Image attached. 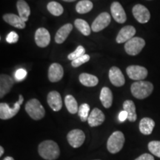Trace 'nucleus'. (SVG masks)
<instances>
[{
  "mask_svg": "<svg viewBox=\"0 0 160 160\" xmlns=\"http://www.w3.org/2000/svg\"><path fill=\"white\" fill-rule=\"evenodd\" d=\"M38 152L42 158L46 160H55L60 155V149L53 140H45L39 145Z\"/></svg>",
  "mask_w": 160,
  "mask_h": 160,
  "instance_id": "f257e3e1",
  "label": "nucleus"
},
{
  "mask_svg": "<svg viewBox=\"0 0 160 160\" xmlns=\"http://www.w3.org/2000/svg\"><path fill=\"white\" fill-rule=\"evenodd\" d=\"M132 95L138 99H143L149 97L153 91V84L147 81H137L131 85Z\"/></svg>",
  "mask_w": 160,
  "mask_h": 160,
  "instance_id": "f03ea898",
  "label": "nucleus"
},
{
  "mask_svg": "<svg viewBox=\"0 0 160 160\" xmlns=\"http://www.w3.org/2000/svg\"><path fill=\"white\" fill-rule=\"evenodd\" d=\"M25 108L30 117L34 120L42 119L45 115V108L37 99H31L28 101Z\"/></svg>",
  "mask_w": 160,
  "mask_h": 160,
  "instance_id": "7ed1b4c3",
  "label": "nucleus"
},
{
  "mask_svg": "<svg viewBox=\"0 0 160 160\" xmlns=\"http://www.w3.org/2000/svg\"><path fill=\"white\" fill-rule=\"evenodd\" d=\"M125 139L123 133L115 131L110 136L107 142V148L111 153H117L122 149Z\"/></svg>",
  "mask_w": 160,
  "mask_h": 160,
  "instance_id": "20e7f679",
  "label": "nucleus"
},
{
  "mask_svg": "<svg viewBox=\"0 0 160 160\" xmlns=\"http://www.w3.org/2000/svg\"><path fill=\"white\" fill-rule=\"evenodd\" d=\"M23 96L20 94L19 96V100L14 104L13 108H10L7 103L2 102L0 104V119L6 120L15 117L19 111L20 107L23 103Z\"/></svg>",
  "mask_w": 160,
  "mask_h": 160,
  "instance_id": "39448f33",
  "label": "nucleus"
},
{
  "mask_svg": "<svg viewBox=\"0 0 160 160\" xmlns=\"http://www.w3.org/2000/svg\"><path fill=\"white\" fill-rule=\"evenodd\" d=\"M145 45V41L142 38L133 37L125 42V50L128 55L136 56L139 54Z\"/></svg>",
  "mask_w": 160,
  "mask_h": 160,
  "instance_id": "423d86ee",
  "label": "nucleus"
},
{
  "mask_svg": "<svg viewBox=\"0 0 160 160\" xmlns=\"http://www.w3.org/2000/svg\"><path fill=\"white\" fill-rule=\"evenodd\" d=\"M111 21V17L108 13L103 12L100 13L93 22L91 29L93 32H99L107 28L110 25Z\"/></svg>",
  "mask_w": 160,
  "mask_h": 160,
  "instance_id": "0eeeda50",
  "label": "nucleus"
},
{
  "mask_svg": "<svg viewBox=\"0 0 160 160\" xmlns=\"http://www.w3.org/2000/svg\"><path fill=\"white\" fill-rule=\"evenodd\" d=\"M67 139L71 146L74 148H77L82 145L85 139V135L82 130L74 129L68 133Z\"/></svg>",
  "mask_w": 160,
  "mask_h": 160,
  "instance_id": "6e6552de",
  "label": "nucleus"
},
{
  "mask_svg": "<svg viewBox=\"0 0 160 160\" xmlns=\"http://www.w3.org/2000/svg\"><path fill=\"white\" fill-rule=\"evenodd\" d=\"M126 73L131 79L141 81L147 77L148 70L142 66L130 65L126 69Z\"/></svg>",
  "mask_w": 160,
  "mask_h": 160,
  "instance_id": "1a4fd4ad",
  "label": "nucleus"
},
{
  "mask_svg": "<svg viewBox=\"0 0 160 160\" xmlns=\"http://www.w3.org/2000/svg\"><path fill=\"white\" fill-rule=\"evenodd\" d=\"M132 13H133L135 19L139 23H147L151 19V13H150L148 9L140 4H137L133 8Z\"/></svg>",
  "mask_w": 160,
  "mask_h": 160,
  "instance_id": "9d476101",
  "label": "nucleus"
},
{
  "mask_svg": "<svg viewBox=\"0 0 160 160\" xmlns=\"http://www.w3.org/2000/svg\"><path fill=\"white\" fill-rule=\"evenodd\" d=\"M35 42L39 48H45L51 42V35L49 31L45 28H39L35 33Z\"/></svg>",
  "mask_w": 160,
  "mask_h": 160,
  "instance_id": "9b49d317",
  "label": "nucleus"
},
{
  "mask_svg": "<svg viewBox=\"0 0 160 160\" xmlns=\"http://www.w3.org/2000/svg\"><path fill=\"white\" fill-rule=\"evenodd\" d=\"M111 15L116 22L118 23H125L127 20V17L123 7L118 2H113L111 5Z\"/></svg>",
  "mask_w": 160,
  "mask_h": 160,
  "instance_id": "f8f14e48",
  "label": "nucleus"
},
{
  "mask_svg": "<svg viewBox=\"0 0 160 160\" xmlns=\"http://www.w3.org/2000/svg\"><path fill=\"white\" fill-rule=\"evenodd\" d=\"M135 34L136 29L134 27L131 25L125 26L119 31L117 38H116V41L119 44L127 42L128 40L134 37Z\"/></svg>",
  "mask_w": 160,
  "mask_h": 160,
  "instance_id": "ddd939ff",
  "label": "nucleus"
},
{
  "mask_svg": "<svg viewBox=\"0 0 160 160\" xmlns=\"http://www.w3.org/2000/svg\"><path fill=\"white\" fill-rule=\"evenodd\" d=\"M109 79L111 82L116 87H122L125 85V79L121 70L117 67H112L109 70Z\"/></svg>",
  "mask_w": 160,
  "mask_h": 160,
  "instance_id": "4468645a",
  "label": "nucleus"
},
{
  "mask_svg": "<svg viewBox=\"0 0 160 160\" xmlns=\"http://www.w3.org/2000/svg\"><path fill=\"white\" fill-rule=\"evenodd\" d=\"M48 105L53 111H59L62 108V100L59 92L53 91L48 93L47 97Z\"/></svg>",
  "mask_w": 160,
  "mask_h": 160,
  "instance_id": "2eb2a0df",
  "label": "nucleus"
},
{
  "mask_svg": "<svg viewBox=\"0 0 160 160\" xmlns=\"http://www.w3.org/2000/svg\"><path fill=\"white\" fill-rule=\"evenodd\" d=\"M64 70L59 63H53L48 69V79L51 82H57L62 79Z\"/></svg>",
  "mask_w": 160,
  "mask_h": 160,
  "instance_id": "dca6fc26",
  "label": "nucleus"
},
{
  "mask_svg": "<svg viewBox=\"0 0 160 160\" xmlns=\"http://www.w3.org/2000/svg\"><path fill=\"white\" fill-rule=\"evenodd\" d=\"M105 119V114L99 108H93V111L90 113L88 122L91 127H97L101 125L104 122Z\"/></svg>",
  "mask_w": 160,
  "mask_h": 160,
  "instance_id": "f3484780",
  "label": "nucleus"
},
{
  "mask_svg": "<svg viewBox=\"0 0 160 160\" xmlns=\"http://www.w3.org/2000/svg\"><path fill=\"white\" fill-rule=\"evenodd\" d=\"M14 81L8 75L1 74L0 76V98H3L9 93L13 87Z\"/></svg>",
  "mask_w": 160,
  "mask_h": 160,
  "instance_id": "a211bd4d",
  "label": "nucleus"
},
{
  "mask_svg": "<svg viewBox=\"0 0 160 160\" xmlns=\"http://www.w3.org/2000/svg\"><path fill=\"white\" fill-rule=\"evenodd\" d=\"M3 19L8 24L18 29H24L25 28V22H24L19 16L13 13H6L3 16Z\"/></svg>",
  "mask_w": 160,
  "mask_h": 160,
  "instance_id": "6ab92c4d",
  "label": "nucleus"
},
{
  "mask_svg": "<svg viewBox=\"0 0 160 160\" xmlns=\"http://www.w3.org/2000/svg\"><path fill=\"white\" fill-rule=\"evenodd\" d=\"M73 30V25L72 24L68 23L62 26L58 30L55 35V42L57 44H62L65 41L68 37L70 33Z\"/></svg>",
  "mask_w": 160,
  "mask_h": 160,
  "instance_id": "aec40b11",
  "label": "nucleus"
},
{
  "mask_svg": "<svg viewBox=\"0 0 160 160\" xmlns=\"http://www.w3.org/2000/svg\"><path fill=\"white\" fill-rule=\"evenodd\" d=\"M139 131L144 135L151 134L155 127V122L151 118L145 117L139 122Z\"/></svg>",
  "mask_w": 160,
  "mask_h": 160,
  "instance_id": "412c9836",
  "label": "nucleus"
},
{
  "mask_svg": "<svg viewBox=\"0 0 160 160\" xmlns=\"http://www.w3.org/2000/svg\"><path fill=\"white\" fill-rule=\"evenodd\" d=\"M100 101L105 108H109L113 103V93L108 87H103L100 92Z\"/></svg>",
  "mask_w": 160,
  "mask_h": 160,
  "instance_id": "4be33fe9",
  "label": "nucleus"
},
{
  "mask_svg": "<svg viewBox=\"0 0 160 160\" xmlns=\"http://www.w3.org/2000/svg\"><path fill=\"white\" fill-rule=\"evenodd\" d=\"M17 8L19 16L22 19L24 22L28 20L29 16L31 14V8L25 0H18L17 2Z\"/></svg>",
  "mask_w": 160,
  "mask_h": 160,
  "instance_id": "5701e85b",
  "label": "nucleus"
},
{
  "mask_svg": "<svg viewBox=\"0 0 160 160\" xmlns=\"http://www.w3.org/2000/svg\"><path fill=\"white\" fill-rule=\"evenodd\" d=\"M123 110L128 113V119L130 122H135L137 119V112H136L135 104L131 100H125L123 103Z\"/></svg>",
  "mask_w": 160,
  "mask_h": 160,
  "instance_id": "b1692460",
  "label": "nucleus"
},
{
  "mask_svg": "<svg viewBox=\"0 0 160 160\" xmlns=\"http://www.w3.org/2000/svg\"><path fill=\"white\" fill-rule=\"evenodd\" d=\"M79 79L80 82L86 87H94L99 83V79L96 76L86 73H81L79 77Z\"/></svg>",
  "mask_w": 160,
  "mask_h": 160,
  "instance_id": "393cba45",
  "label": "nucleus"
},
{
  "mask_svg": "<svg viewBox=\"0 0 160 160\" xmlns=\"http://www.w3.org/2000/svg\"><path fill=\"white\" fill-rule=\"evenodd\" d=\"M65 104L68 111L72 114H75L78 113L79 111V106L77 100L72 95H68L65 98Z\"/></svg>",
  "mask_w": 160,
  "mask_h": 160,
  "instance_id": "a878e982",
  "label": "nucleus"
},
{
  "mask_svg": "<svg viewBox=\"0 0 160 160\" xmlns=\"http://www.w3.org/2000/svg\"><path fill=\"white\" fill-rule=\"evenodd\" d=\"M93 5L89 0H82L76 5V11L80 14L88 13L93 9Z\"/></svg>",
  "mask_w": 160,
  "mask_h": 160,
  "instance_id": "bb28decb",
  "label": "nucleus"
},
{
  "mask_svg": "<svg viewBox=\"0 0 160 160\" xmlns=\"http://www.w3.org/2000/svg\"><path fill=\"white\" fill-rule=\"evenodd\" d=\"M74 25L84 36H89L91 32V27H90L88 23L85 20L77 19L74 21Z\"/></svg>",
  "mask_w": 160,
  "mask_h": 160,
  "instance_id": "cd10ccee",
  "label": "nucleus"
},
{
  "mask_svg": "<svg viewBox=\"0 0 160 160\" xmlns=\"http://www.w3.org/2000/svg\"><path fill=\"white\" fill-rule=\"evenodd\" d=\"M47 8L52 15L55 17H59L63 13L64 8L61 4L57 2H51L48 4Z\"/></svg>",
  "mask_w": 160,
  "mask_h": 160,
  "instance_id": "c85d7f7f",
  "label": "nucleus"
},
{
  "mask_svg": "<svg viewBox=\"0 0 160 160\" xmlns=\"http://www.w3.org/2000/svg\"><path fill=\"white\" fill-rule=\"evenodd\" d=\"M90 112V106L88 104L84 103L79 107V111H78V114L80 117L82 122L88 121L89 117Z\"/></svg>",
  "mask_w": 160,
  "mask_h": 160,
  "instance_id": "c756f323",
  "label": "nucleus"
},
{
  "mask_svg": "<svg viewBox=\"0 0 160 160\" xmlns=\"http://www.w3.org/2000/svg\"><path fill=\"white\" fill-rule=\"evenodd\" d=\"M148 147L152 154L160 158V141L150 142Z\"/></svg>",
  "mask_w": 160,
  "mask_h": 160,
  "instance_id": "7c9ffc66",
  "label": "nucleus"
},
{
  "mask_svg": "<svg viewBox=\"0 0 160 160\" xmlns=\"http://www.w3.org/2000/svg\"><path fill=\"white\" fill-rule=\"evenodd\" d=\"M85 54V48L82 45H79L74 51L72 52L71 53L68 54V59L69 60H71V61H73V60L77 59V58L79 57H82V56Z\"/></svg>",
  "mask_w": 160,
  "mask_h": 160,
  "instance_id": "2f4dec72",
  "label": "nucleus"
},
{
  "mask_svg": "<svg viewBox=\"0 0 160 160\" xmlns=\"http://www.w3.org/2000/svg\"><path fill=\"white\" fill-rule=\"evenodd\" d=\"M90 58L91 57H90L89 55L85 54V55H83L82 57L77 58V59L72 61L71 65L73 68H78V67H79L80 65H83V64L88 62L90 60Z\"/></svg>",
  "mask_w": 160,
  "mask_h": 160,
  "instance_id": "473e14b6",
  "label": "nucleus"
},
{
  "mask_svg": "<svg viewBox=\"0 0 160 160\" xmlns=\"http://www.w3.org/2000/svg\"><path fill=\"white\" fill-rule=\"evenodd\" d=\"M28 74V72L26 71L25 69L24 68H19L18 69L15 73V79L17 81L20 82V81H22L26 78Z\"/></svg>",
  "mask_w": 160,
  "mask_h": 160,
  "instance_id": "72a5a7b5",
  "label": "nucleus"
},
{
  "mask_svg": "<svg viewBox=\"0 0 160 160\" xmlns=\"http://www.w3.org/2000/svg\"><path fill=\"white\" fill-rule=\"evenodd\" d=\"M19 40V35L15 31H11L6 37V41L9 44H14Z\"/></svg>",
  "mask_w": 160,
  "mask_h": 160,
  "instance_id": "f704fd0d",
  "label": "nucleus"
},
{
  "mask_svg": "<svg viewBox=\"0 0 160 160\" xmlns=\"http://www.w3.org/2000/svg\"><path fill=\"white\" fill-rule=\"evenodd\" d=\"M135 160H154V158L151 154H149V153H143L142 155L139 156Z\"/></svg>",
  "mask_w": 160,
  "mask_h": 160,
  "instance_id": "c9c22d12",
  "label": "nucleus"
},
{
  "mask_svg": "<svg viewBox=\"0 0 160 160\" xmlns=\"http://www.w3.org/2000/svg\"><path fill=\"white\" fill-rule=\"evenodd\" d=\"M128 113L125 111H124V110L120 112L119 114V117H118V118H119V122H125V120L128 119Z\"/></svg>",
  "mask_w": 160,
  "mask_h": 160,
  "instance_id": "e433bc0d",
  "label": "nucleus"
},
{
  "mask_svg": "<svg viewBox=\"0 0 160 160\" xmlns=\"http://www.w3.org/2000/svg\"><path fill=\"white\" fill-rule=\"evenodd\" d=\"M4 153V148L2 146H0V157H2V156L3 155Z\"/></svg>",
  "mask_w": 160,
  "mask_h": 160,
  "instance_id": "4c0bfd02",
  "label": "nucleus"
},
{
  "mask_svg": "<svg viewBox=\"0 0 160 160\" xmlns=\"http://www.w3.org/2000/svg\"><path fill=\"white\" fill-rule=\"evenodd\" d=\"M3 160H14V159L11 157H6L5 158H4Z\"/></svg>",
  "mask_w": 160,
  "mask_h": 160,
  "instance_id": "58836bf2",
  "label": "nucleus"
},
{
  "mask_svg": "<svg viewBox=\"0 0 160 160\" xmlns=\"http://www.w3.org/2000/svg\"><path fill=\"white\" fill-rule=\"evenodd\" d=\"M65 2H74L76 0H63Z\"/></svg>",
  "mask_w": 160,
  "mask_h": 160,
  "instance_id": "ea45409f",
  "label": "nucleus"
},
{
  "mask_svg": "<svg viewBox=\"0 0 160 160\" xmlns=\"http://www.w3.org/2000/svg\"><path fill=\"white\" fill-rule=\"evenodd\" d=\"M97 160H100V159H97Z\"/></svg>",
  "mask_w": 160,
  "mask_h": 160,
  "instance_id": "a19ab883",
  "label": "nucleus"
}]
</instances>
